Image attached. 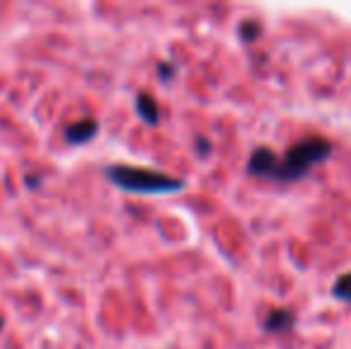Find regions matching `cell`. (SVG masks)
<instances>
[{"label": "cell", "mask_w": 351, "mask_h": 349, "mask_svg": "<svg viewBox=\"0 0 351 349\" xmlns=\"http://www.w3.org/2000/svg\"><path fill=\"white\" fill-rule=\"evenodd\" d=\"M330 154H332V144H330L328 139H323V136H306L299 144L291 146L282 158L275 156L265 177H268V180H280V182L301 180L313 165L328 160Z\"/></svg>", "instance_id": "cell-1"}, {"label": "cell", "mask_w": 351, "mask_h": 349, "mask_svg": "<svg viewBox=\"0 0 351 349\" xmlns=\"http://www.w3.org/2000/svg\"><path fill=\"white\" fill-rule=\"evenodd\" d=\"M106 177L115 186L134 194H175L184 189V182L158 170L134 168V165H110L106 168Z\"/></svg>", "instance_id": "cell-2"}, {"label": "cell", "mask_w": 351, "mask_h": 349, "mask_svg": "<svg viewBox=\"0 0 351 349\" xmlns=\"http://www.w3.org/2000/svg\"><path fill=\"white\" fill-rule=\"evenodd\" d=\"M98 120L96 117H82V120L72 122L70 127L65 130V139L67 144H74V146H82L86 141H91L93 136L98 134Z\"/></svg>", "instance_id": "cell-3"}, {"label": "cell", "mask_w": 351, "mask_h": 349, "mask_svg": "<svg viewBox=\"0 0 351 349\" xmlns=\"http://www.w3.org/2000/svg\"><path fill=\"white\" fill-rule=\"evenodd\" d=\"M136 112H139L141 120L151 127H156L158 122H160V108H158V101L148 91L136 93Z\"/></svg>", "instance_id": "cell-4"}, {"label": "cell", "mask_w": 351, "mask_h": 349, "mask_svg": "<svg viewBox=\"0 0 351 349\" xmlns=\"http://www.w3.org/2000/svg\"><path fill=\"white\" fill-rule=\"evenodd\" d=\"M294 328V316L291 311H285V309H275L268 318H265V330L270 333H287Z\"/></svg>", "instance_id": "cell-5"}, {"label": "cell", "mask_w": 351, "mask_h": 349, "mask_svg": "<svg viewBox=\"0 0 351 349\" xmlns=\"http://www.w3.org/2000/svg\"><path fill=\"white\" fill-rule=\"evenodd\" d=\"M239 36L244 38L246 43L256 41V38L261 36V24L256 22V19H249V22H244V24L239 27Z\"/></svg>", "instance_id": "cell-6"}, {"label": "cell", "mask_w": 351, "mask_h": 349, "mask_svg": "<svg viewBox=\"0 0 351 349\" xmlns=\"http://www.w3.org/2000/svg\"><path fill=\"white\" fill-rule=\"evenodd\" d=\"M335 297L344 299V302H351V273L342 275V278L335 282Z\"/></svg>", "instance_id": "cell-7"}, {"label": "cell", "mask_w": 351, "mask_h": 349, "mask_svg": "<svg viewBox=\"0 0 351 349\" xmlns=\"http://www.w3.org/2000/svg\"><path fill=\"white\" fill-rule=\"evenodd\" d=\"M158 72H160L162 82H170L177 70H175V65H170V62H160V65H158Z\"/></svg>", "instance_id": "cell-8"}, {"label": "cell", "mask_w": 351, "mask_h": 349, "mask_svg": "<svg viewBox=\"0 0 351 349\" xmlns=\"http://www.w3.org/2000/svg\"><path fill=\"white\" fill-rule=\"evenodd\" d=\"M41 180H43L41 175H27L24 177V184H27L29 189H38V186H41Z\"/></svg>", "instance_id": "cell-9"}, {"label": "cell", "mask_w": 351, "mask_h": 349, "mask_svg": "<svg viewBox=\"0 0 351 349\" xmlns=\"http://www.w3.org/2000/svg\"><path fill=\"white\" fill-rule=\"evenodd\" d=\"M196 144H199V151H201V156H208V151H210V144L206 139H196Z\"/></svg>", "instance_id": "cell-10"}, {"label": "cell", "mask_w": 351, "mask_h": 349, "mask_svg": "<svg viewBox=\"0 0 351 349\" xmlns=\"http://www.w3.org/2000/svg\"><path fill=\"white\" fill-rule=\"evenodd\" d=\"M0 330H3V318H0Z\"/></svg>", "instance_id": "cell-11"}]
</instances>
